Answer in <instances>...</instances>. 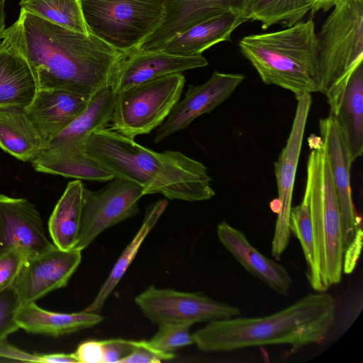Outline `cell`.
Wrapping results in <instances>:
<instances>
[{"instance_id":"cb8c5ba5","label":"cell","mask_w":363,"mask_h":363,"mask_svg":"<svg viewBox=\"0 0 363 363\" xmlns=\"http://www.w3.org/2000/svg\"><path fill=\"white\" fill-rule=\"evenodd\" d=\"M116 94L106 87L93 95L86 108L67 127L47 143L50 147L86 148L89 138L111 121Z\"/></svg>"},{"instance_id":"e575fe53","label":"cell","mask_w":363,"mask_h":363,"mask_svg":"<svg viewBox=\"0 0 363 363\" xmlns=\"http://www.w3.org/2000/svg\"><path fill=\"white\" fill-rule=\"evenodd\" d=\"M174 357V353H166L157 349L149 340H135L134 350L121 363H159Z\"/></svg>"},{"instance_id":"8d00e7d4","label":"cell","mask_w":363,"mask_h":363,"mask_svg":"<svg viewBox=\"0 0 363 363\" xmlns=\"http://www.w3.org/2000/svg\"><path fill=\"white\" fill-rule=\"evenodd\" d=\"M79 363H103L101 340H90L82 342L74 352Z\"/></svg>"},{"instance_id":"b9f144b4","label":"cell","mask_w":363,"mask_h":363,"mask_svg":"<svg viewBox=\"0 0 363 363\" xmlns=\"http://www.w3.org/2000/svg\"><path fill=\"white\" fill-rule=\"evenodd\" d=\"M6 30L5 0H0V41L4 38Z\"/></svg>"},{"instance_id":"3957f363","label":"cell","mask_w":363,"mask_h":363,"mask_svg":"<svg viewBox=\"0 0 363 363\" xmlns=\"http://www.w3.org/2000/svg\"><path fill=\"white\" fill-rule=\"evenodd\" d=\"M336 301L324 292L305 296L292 305L264 317L216 320L192 334L203 352H230L270 345L287 344L296 351L319 344L333 328Z\"/></svg>"},{"instance_id":"5bb4252c","label":"cell","mask_w":363,"mask_h":363,"mask_svg":"<svg viewBox=\"0 0 363 363\" xmlns=\"http://www.w3.org/2000/svg\"><path fill=\"white\" fill-rule=\"evenodd\" d=\"M162 1L164 4V13L162 23L131 52L159 51L172 38L199 23L228 11L247 12L251 1V0Z\"/></svg>"},{"instance_id":"4dcf8cb0","label":"cell","mask_w":363,"mask_h":363,"mask_svg":"<svg viewBox=\"0 0 363 363\" xmlns=\"http://www.w3.org/2000/svg\"><path fill=\"white\" fill-rule=\"evenodd\" d=\"M289 230L299 240L306 263V276L309 279L314 270V249L313 230L309 208L306 201L291 207Z\"/></svg>"},{"instance_id":"83f0119b","label":"cell","mask_w":363,"mask_h":363,"mask_svg":"<svg viewBox=\"0 0 363 363\" xmlns=\"http://www.w3.org/2000/svg\"><path fill=\"white\" fill-rule=\"evenodd\" d=\"M167 205V199H161L147 206L140 229L114 264L93 301L84 311L96 313L101 311L106 301L135 259L143 242L155 227Z\"/></svg>"},{"instance_id":"52a82bcc","label":"cell","mask_w":363,"mask_h":363,"mask_svg":"<svg viewBox=\"0 0 363 363\" xmlns=\"http://www.w3.org/2000/svg\"><path fill=\"white\" fill-rule=\"evenodd\" d=\"M89 31L125 55L162 23V0H80Z\"/></svg>"},{"instance_id":"74e56055","label":"cell","mask_w":363,"mask_h":363,"mask_svg":"<svg viewBox=\"0 0 363 363\" xmlns=\"http://www.w3.org/2000/svg\"><path fill=\"white\" fill-rule=\"evenodd\" d=\"M362 230L360 228L352 242L343 252L342 271L350 274L354 269L362 247Z\"/></svg>"},{"instance_id":"60d3db41","label":"cell","mask_w":363,"mask_h":363,"mask_svg":"<svg viewBox=\"0 0 363 363\" xmlns=\"http://www.w3.org/2000/svg\"><path fill=\"white\" fill-rule=\"evenodd\" d=\"M340 0H313V6L310 11L311 16L319 11L326 12L333 7Z\"/></svg>"},{"instance_id":"4316f807","label":"cell","mask_w":363,"mask_h":363,"mask_svg":"<svg viewBox=\"0 0 363 363\" xmlns=\"http://www.w3.org/2000/svg\"><path fill=\"white\" fill-rule=\"evenodd\" d=\"M84 186L79 179L69 182L48 220L52 243L63 250H75L81 229Z\"/></svg>"},{"instance_id":"2e32d148","label":"cell","mask_w":363,"mask_h":363,"mask_svg":"<svg viewBox=\"0 0 363 363\" xmlns=\"http://www.w3.org/2000/svg\"><path fill=\"white\" fill-rule=\"evenodd\" d=\"M320 137L325 143L336 192L342 225L343 252L352 242L360 225L350 186V160L346 143L336 122L330 116L319 121Z\"/></svg>"},{"instance_id":"30bf717a","label":"cell","mask_w":363,"mask_h":363,"mask_svg":"<svg viewBox=\"0 0 363 363\" xmlns=\"http://www.w3.org/2000/svg\"><path fill=\"white\" fill-rule=\"evenodd\" d=\"M145 196L136 184L114 177L104 188L83 192L81 229L75 250L82 251L103 231L139 212L138 201Z\"/></svg>"},{"instance_id":"44dd1931","label":"cell","mask_w":363,"mask_h":363,"mask_svg":"<svg viewBox=\"0 0 363 363\" xmlns=\"http://www.w3.org/2000/svg\"><path fill=\"white\" fill-rule=\"evenodd\" d=\"M217 235L223 246L249 273L276 293L288 294L292 280L286 269L259 252L242 231L222 221L217 226Z\"/></svg>"},{"instance_id":"9a60e30c","label":"cell","mask_w":363,"mask_h":363,"mask_svg":"<svg viewBox=\"0 0 363 363\" xmlns=\"http://www.w3.org/2000/svg\"><path fill=\"white\" fill-rule=\"evenodd\" d=\"M53 246L34 204L0 194V254L17 249L30 255Z\"/></svg>"},{"instance_id":"7a4b0ae2","label":"cell","mask_w":363,"mask_h":363,"mask_svg":"<svg viewBox=\"0 0 363 363\" xmlns=\"http://www.w3.org/2000/svg\"><path fill=\"white\" fill-rule=\"evenodd\" d=\"M86 152L114 177L141 186L145 195L201 201L216 194L201 162L179 151L156 152L111 128L94 132L86 143Z\"/></svg>"},{"instance_id":"d6a6232c","label":"cell","mask_w":363,"mask_h":363,"mask_svg":"<svg viewBox=\"0 0 363 363\" xmlns=\"http://www.w3.org/2000/svg\"><path fill=\"white\" fill-rule=\"evenodd\" d=\"M21 305L18 293L13 286L0 292V341L20 329L16 315Z\"/></svg>"},{"instance_id":"9c48e42d","label":"cell","mask_w":363,"mask_h":363,"mask_svg":"<svg viewBox=\"0 0 363 363\" xmlns=\"http://www.w3.org/2000/svg\"><path fill=\"white\" fill-rule=\"evenodd\" d=\"M143 313L154 324L210 322L240 315L234 306L214 300L201 292H184L150 286L135 298Z\"/></svg>"},{"instance_id":"ffe728a7","label":"cell","mask_w":363,"mask_h":363,"mask_svg":"<svg viewBox=\"0 0 363 363\" xmlns=\"http://www.w3.org/2000/svg\"><path fill=\"white\" fill-rule=\"evenodd\" d=\"M207 65L208 61L202 55L184 57L160 50L134 52L121 61L111 87L116 94L136 84Z\"/></svg>"},{"instance_id":"e0dca14e","label":"cell","mask_w":363,"mask_h":363,"mask_svg":"<svg viewBox=\"0 0 363 363\" xmlns=\"http://www.w3.org/2000/svg\"><path fill=\"white\" fill-rule=\"evenodd\" d=\"M325 96L330 108L328 116L336 122L353 162L363 153L362 62Z\"/></svg>"},{"instance_id":"d4e9b609","label":"cell","mask_w":363,"mask_h":363,"mask_svg":"<svg viewBox=\"0 0 363 363\" xmlns=\"http://www.w3.org/2000/svg\"><path fill=\"white\" fill-rule=\"evenodd\" d=\"M103 319V316L96 312L83 311L65 313L47 311L39 307L35 302L21 304L16 315V321L20 329L53 337L91 328Z\"/></svg>"},{"instance_id":"8fae6325","label":"cell","mask_w":363,"mask_h":363,"mask_svg":"<svg viewBox=\"0 0 363 363\" xmlns=\"http://www.w3.org/2000/svg\"><path fill=\"white\" fill-rule=\"evenodd\" d=\"M297 106L291 130L285 147L274 163L278 198L270 207L277 214L272 241V255L279 260L290 240L289 216L293 190L306 121L312 104L311 94L296 98Z\"/></svg>"},{"instance_id":"603a6c76","label":"cell","mask_w":363,"mask_h":363,"mask_svg":"<svg viewBox=\"0 0 363 363\" xmlns=\"http://www.w3.org/2000/svg\"><path fill=\"white\" fill-rule=\"evenodd\" d=\"M31 163L38 172L79 180L108 182L114 178L110 172L86 153V148L46 146Z\"/></svg>"},{"instance_id":"1f68e13d","label":"cell","mask_w":363,"mask_h":363,"mask_svg":"<svg viewBox=\"0 0 363 363\" xmlns=\"http://www.w3.org/2000/svg\"><path fill=\"white\" fill-rule=\"evenodd\" d=\"M159 329L149 342L157 349L173 353L179 348L194 343L190 325L184 324H167L159 325Z\"/></svg>"},{"instance_id":"ba28073f","label":"cell","mask_w":363,"mask_h":363,"mask_svg":"<svg viewBox=\"0 0 363 363\" xmlns=\"http://www.w3.org/2000/svg\"><path fill=\"white\" fill-rule=\"evenodd\" d=\"M186 79L167 74L132 85L116 94L111 129L134 139L160 126L179 101Z\"/></svg>"},{"instance_id":"277c9868","label":"cell","mask_w":363,"mask_h":363,"mask_svg":"<svg viewBox=\"0 0 363 363\" xmlns=\"http://www.w3.org/2000/svg\"><path fill=\"white\" fill-rule=\"evenodd\" d=\"M262 82L294 94L320 91L317 37L312 18L281 30L251 34L238 43Z\"/></svg>"},{"instance_id":"5b68a950","label":"cell","mask_w":363,"mask_h":363,"mask_svg":"<svg viewBox=\"0 0 363 363\" xmlns=\"http://www.w3.org/2000/svg\"><path fill=\"white\" fill-rule=\"evenodd\" d=\"M308 143L311 151L303 199L310 212L315 260L313 272L308 280L315 291L325 292L342 277L341 217L325 143L314 134Z\"/></svg>"},{"instance_id":"7402d4cb","label":"cell","mask_w":363,"mask_h":363,"mask_svg":"<svg viewBox=\"0 0 363 363\" xmlns=\"http://www.w3.org/2000/svg\"><path fill=\"white\" fill-rule=\"evenodd\" d=\"M246 21L247 12L225 11L172 38L160 51L184 57L201 55L218 43L230 41L233 32Z\"/></svg>"},{"instance_id":"6da1fadb","label":"cell","mask_w":363,"mask_h":363,"mask_svg":"<svg viewBox=\"0 0 363 363\" xmlns=\"http://www.w3.org/2000/svg\"><path fill=\"white\" fill-rule=\"evenodd\" d=\"M16 23L38 89H62L93 96L111 86L125 54L91 33L66 28L23 9Z\"/></svg>"},{"instance_id":"f1b7e54d","label":"cell","mask_w":363,"mask_h":363,"mask_svg":"<svg viewBox=\"0 0 363 363\" xmlns=\"http://www.w3.org/2000/svg\"><path fill=\"white\" fill-rule=\"evenodd\" d=\"M313 3V0H251L247 18L259 21L264 30L277 24L288 28L301 21Z\"/></svg>"},{"instance_id":"4fadbf2b","label":"cell","mask_w":363,"mask_h":363,"mask_svg":"<svg viewBox=\"0 0 363 363\" xmlns=\"http://www.w3.org/2000/svg\"><path fill=\"white\" fill-rule=\"evenodd\" d=\"M244 79L242 74L215 71L205 83L189 85L184 99L175 104L157 128L154 142L158 143L164 140L172 134L187 128L201 115L211 112L228 99Z\"/></svg>"},{"instance_id":"ab89813d","label":"cell","mask_w":363,"mask_h":363,"mask_svg":"<svg viewBox=\"0 0 363 363\" xmlns=\"http://www.w3.org/2000/svg\"><path fill=\"white\" fill-rule=\"evenodd\" d=\"M41 362L46 363H79L74 353H55L40 354Z\"/></svg>"},{"instance_id":"8992f818","label":"cell","mask_w":363,"mask_h":363,"mask_svg":"<svg viewBox=\"0 0 363 363\" xmlns=\"http://www.w3.org/2000/svg\"><path fill=\"white\" fill-rule=\"evenodd\" d=\"M317 37L320 92L325 95L363 60V0H340Z\"/></svg>"},{"instance_id":"7c38bea8","label":"cell","mask_w":363,"mask_h":363,"mask_svg":"<svg viewBox=\"0 0 363 363\" xmlns=\"http://www.w3.org/2000/svg\"><path fill=\"white\" fill-rule=\"evenodd\" d=\"M82 260V251L63 250L55 245L26 257L12 286L21 304L35 302L67 286Z\"/></svg>"},{"instance_id":"ac0fdd59","label":"cell","mask_w":363,"mask_h":363,"mask_svg":"<svg viewBox=\"0 0 363 363\" xmlns=\"http://www.w3.org/2000/svg\"><path fill=\"white\" fill-rule=\"evenodd\" d=\"M38 84L22 51L16 21L0 41V107H26L33 101Z\"/></svg>"},{"instance_id":"d6986e66","label":"cell","mask_w":363,"mask_h":363,"mask_svg":"<svg viewBox=\"0 0 363 363\" xmlns=\"http://www.w3.org/2000/svg\"><path fill=\"white\" fill-rule=\"evenodd\" d=\"M92 96L62 89H38L25 110L48 143L84 111Z\"/></svg>"},{"instance_id":"f35d334b","label":"cell","mask_w":363,"mask_h":363,"mask_svg":"<svg viewBox=\"0 0 363 363\" xmlns=\"http://www.w3.org/2000/svg\"><path fill=\"white\" fill-rule=\"evenodd\" d=\"M0 357L13 360L31 362H41L40 354H30L6 342L0 341Z\"/></svg>"},{"instance_id":"484cf974","label":"cell","mask_w":363,"mask_h":363,"mask_svg":"<svg viewBox=\"0 0 363 363\" xmlns=\"http://www.w3.org/2000/svg\"><path fill=\"white\" fill-rule=\"evenodd\" d=\"M47 146L25 107H0V148L23 162H30Z\"/></svg>"},{"instance_id":"836d02e7","label":"cell","mask_w":363,"mask_h":363,"mask_svg":"<svg viewBox=\"0 0 363 363\" xmlns=\"http://www.w3.org/2000/svg\"><path fill=\"white\" fill-rule=\"evenodd\" d=\"M27 256L17 249L0 254V292L12 286Z\"/></svg>"},{"instance_id":"d590c367","label":"cell","mask_w":363,"mask_h":363,"mask_svg":"<svg viewBox=\"0 0 363 363\" xmlns=\"http://www.w3.org/2000/svg\"><path fill=\"white\" fill-rule=\"evenodd\" d=\"M103 363H121L134 350L135 340L109 339L101 340Z\"/></svg>"},{"instance_id":"f546056e","label":"cell","mask_w":363,"mask_h":363,"mask_svg":"<svg viewBox=\"0 0 363 363\" xmlns=\"http://www.w3.org/2000/svg\"><path fill=\"white\" fill-rule=\"evenodd\" d=\"M21 9L55 24L84 34L90 33L80 0H21Z\"/></svg>"}]
</instances>
